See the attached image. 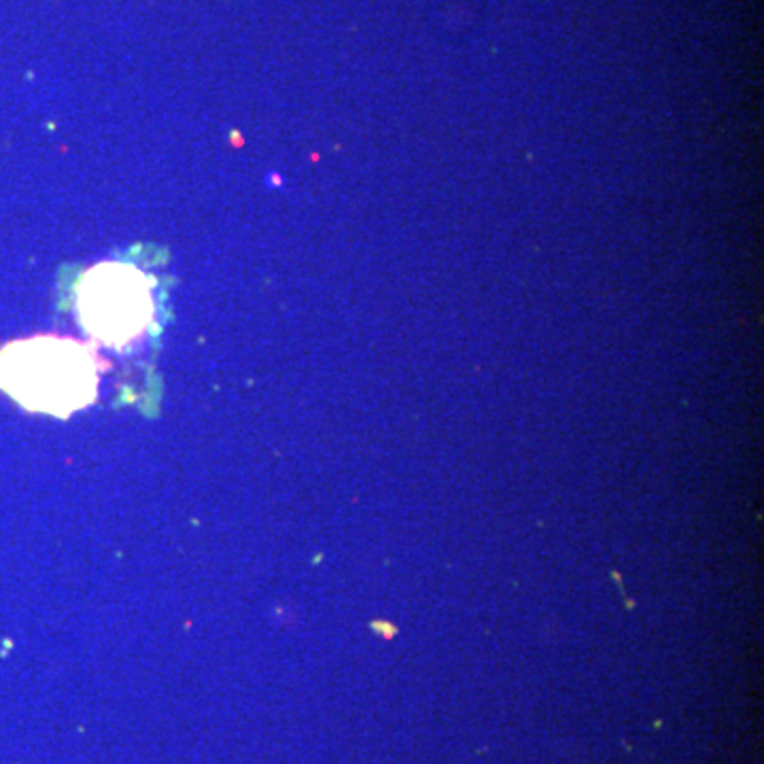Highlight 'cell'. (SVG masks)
<instances>
[{
  "mask_svg": "<svg viewBox=\"0 0 764 764\" xmlns=\"http://www.w3.org/2000/svg\"><path fill=\"white\" fill-rule=\"evenodd\" d=\"M100 368L92 345L34 336L0 350V389L30 412L69 419L94 404Z\"/></svg>",
  "mask_w": 764,
  "mask_h": 764,
  "instance_id": "6da1fadb",
  "label": "cell"
},
{
  "mask_svg": "<svg viewBox=\"0 0 764 764\" xmlns=\"http://www.w3.org/2000/svg\"><path fill=\"white\" fill-rule=\"evenodd\" d=\"M77 310L83 329L94 340L124 348L139 340L153 320L151 281L130 264H99L79 283Z\"/></svg>",
  "mask_w": 764,
  "mask_h": 764,
  "instance_id": "7a4b0ae2",
  "label": "cell"
}]
</instances>
